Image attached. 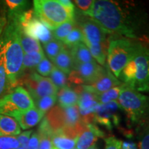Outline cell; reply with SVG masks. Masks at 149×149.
<instances>
[{"label":"cell","mask_w":149,"mask_h":149,"mask_svg":"<svg viewBox=\"0 0 149 149\" xmlns=\"http://www.w3.org/2000/svg\"><path fill=\"white\" fill-rule=\"evenodd\" d=\"M137 42H139L144 47L146 48L149 52V35H144L143 36L139 37L137 40H136Z\"/></svg>","instance_id":"cell-41"},{"label":"cell","mask_w":149,"mask_h":149,"mask_svg":"<svg viewBox=\"0 0 149 149\" xmlns=\"http://www.w3.org/2000/svg\"><path fill=\"white\" fill-rule=\"evenodd\" d=\"M19 146L15 136H0V149H17Z\"/></svg>","instance_id":"cell-35"},{"label":"cell","mask_w":149,"mask_h":149,"mask_svg":"<svg viewBox=\"0 0 149 149\" xmlns=\"http://www.w3.org/2000/svg\"><path fill=\"white\" fill-rule=\"evenodd\" d=\"M52 62L54 64V66L66 74H69L70 72L73 70V59H72L71 54H70V49L66 48V46L59 53V55L53 59Z\"/></svg>","instance_id":"cell-19"},{"label":"cell","mask_w":149,"mask_h":149,"mask_svg":"<svg viewBox=\"0 0 149 149\" xmlns=\"http://www.w3.org/2000/svg\"><path fill=\"white\" fill-rule=\"evenodd\" d=\"M105 134L95 123L86 125V127L78 137L76 142L77 149H88L95 145L100 137H104Z\"/></svg>","instance_id":"cell-15"},{"label":"cell","mask_w":149,"mask_h":149,"mask_svg":"<svg viewBox=\"0 0 149 149\" xmlns=\"http://www.w3.org/2000/svg\"><path fill=\"white\" fill-rule=\"evenodd\" d=\"M122 82L115 77L113 73L110 71L107 66L106 67L105 70L100 77L91 85H84L85 88L95 93L97 95L104 93L110 90L113 87L117 86L122 84Z\"/></svg>","instance_id":"cell-16"},{"label":"cell","mask_w":149,"mask_h":149,"mask_svg":"<svg viewBox=\"0 0 149 149\" xmlns=\"http://www.w3.org/2000/svg\"><path fill=\"white\" fill-rule=\"evenodd\" d=\"M45 57L44 52L41 53H24L23 59V71L26 70H33L36 68L41 61Z\"/></svg>","instance_id":"cell-27"},{"label":"cell","mask_w":149,"mask_h":149,"mask_svg":"<svg viewBox=\"0 0 149 149\" xmlns=\"http://www.w3.org/2000/svg\"><path fill=\"white\" fill-rule=\"evenodd\" d=\"M79 93L70 86L59 89L57 94L58 106L61 108H68L77 105Z\"/></svg>","instance_id":"cell-18"},{"label":"cell","mask_w":149,"mask_h":149,"mask_svg":"<svg viewBox=\"0 0 149 149\" xmlns=\"http://www.w3.org/2000/svg\"><path fill=\"white\" fill-rule=\"evenodd\" d=\"M0 3L6 19L17 22L25 11L29 10L30 6V2L26 0H4Z\"/></svg>","instance_id":"cell-17"},{"label":"cell","mask_w":149,"mask_h":149,"mask_svg":"<svg viewBox=\"0 0 149 149\" xmlns=\"http://www.w3.org/2000/svg\"><path fill=\"white\" fill-rule=\"evenodd\" d=\"M77 139H72L59 130L54 132L52 136L53 146L57 149H74Z\"/></svg>","instance_id":"cell-23"},{"label":"cell","mask_w":149,"mask_h":149,"mask_svg":"<svg viewBox=\"0 0 149 149\" xmlns=\"http://www.w3.org/2000/svg\"><path fill=\"white\" fill-rule=\"evenodd\" d=\"M122 141L116 137H109L105 139V148L104 149H121Z\"/></svg>","instance_id":"cell-37"},{"label":"cell","mask_w":149,"mask_h":149,"mask_svg":"<svg viewBox=\"0 0 149 149\" xmlns=\"http://www.w3.org/2000/svg\"><path fill=\"white\" fill-rule=\"evenodd\" d=\"M53 68V64L48 58L45 57L35 68L37 73L42 77H47L50 75Z\"/></svg>","instance_id":"cell-34"},{"label":"cell","mask_w":149,"mask_h":149,"mask_svg":"<svg viewBox=\"0 0 149 149\" xmlns=\"http://www.w3.org/2000/svg\"><path fill=\"white\" fill-rule=\"evenodd\" d=\"M22 28L18 22L7 20L0 37V53L2 54L10 91L17 86L24 76V52L20 43Z\"/></svg>","instance_id":"cell-2"},{"label":"cell","mask_w":149,"mask_h":149,"mask_svg":"<svg viewBox=\"0 0 149 149\" xmlns=\"http://www.w3.org/2000/svg\"><path fill=\"white\" fill-rule=\"evenodd\" d=\"M35 15L53 31L62 24L75 19L74 7H66L59 0H35Z\"/></svg>","instance_id":"cell-5"},{"label":"cell","mask_w":149,"mask_h":149,"mask_svg":"<svg viewBox=\"0 0 149 149\" xmlns=\"http://www.w3.org/2000/svg\"><path fill=\"white\" fill-rule=\"evenodd\" d=\"M53 149H57V148H53Z\"/></svg>","instance_id":"cell-44"},{"label":"cell","mask_w":149,"mask_h":149,"mask_svg":"<svg viewBox=\"0 0 149 149\" xmlns=\"http://www.w3.org/2000/svg\"><path fill=\"white\" fill-rule=\"evenodd\" d=\"M119 79L132 90L139 93L149 91V52L137 40L133 55Z\"/></svg>","instance_id":"cell-3"},{"label":"cell","mask_w":149,"mask_h":149,"mask_svg":"<svg viewBox=\"0 0 149 149\" xmlns=\"http://www.w3.org/2000/svg\"><path fill=\"white\" fill-rule=\"evenodd\" d=\"M70 52L73 59L74 66L76 64L95 61L84 43H80L73 46L70 49Z\"/></svg>","instance_id":"cell-21"},{"label":"cell","mask_w":149,"mask_h":149,"mask_svg":"<svg viewBox=\"0 0 149 149\" xmlns=\"http://www.w3.org/2000/svg\"><path fill=\"white\" fill-rule=\"evenodd\" d=\"M74 149H77V148H74Z\"/></svg>","instance_id":"cell-45"},{"label":"cell","mask_w":149,"mask_h":149,"mask_svg":"<svg viewBox=\"0 0 149 149\" xmlns=\"http://www.w3.org/2000/svg\"><path fill=\"white\" fill-rule=\"evenodd\" d=\"M109 38L107 51V67L118 79L120 74L130 61L135 48V40L115 35Z\"/></svg>","instance_id":"cell-7"},{"label":"cell","mask_w":149,"mask_h":149,"mask_svg":"<svg viewBox=\"0 0 149 149\" xmlns=\"http://www.w3.org/2000/svg\"><path fill=\"white\" fill-rule=\"evenodd\" d=\"M20 84L25 85L26 89L33 100L45 96L57 95L58 89L53 84L50 78L42 77L32 71L28 74H24Z\"/></svg>","instance_id":"cell-9"},{"label":"cell","mask_w":149,"mask_h":149,"mask_svg":"<svg viewBox=\"0 0 149 149\" xmlns=\"http://www.w3.org/2000/svg\"><path fill=\"white\" fill-rule=\"evenodd\" d=\"M84 39L81 30L79 27L76 26L71 31V33L62 41V43L66 48L70 49L80 43H84Z\"/></svg>","instance_id":"cell-32"},{"label":"cell","mask_w":149,"mask_h":149,"mask_svg":"<svg viewBox=\"0 0 149 149\" xmlns=\"http://www.w3.org/2000/svg\"><path fill=\"white\" fill-rule=\"evenodd\" d=\"M135 132L138 141L137 149H149V120L139 124Z\"/></svg>","instance_id":"cell-24"},{"label":"cell","mask_w":149,"mask_h":149,"mask_svg":"<svg viewBox=\"0 0 149 149\" xmlns=\"http://www.w3.org/2000/svg\"><path fill=\"white\" fill-rule=\"evenodd\" d=\"M20 43L24 53L29 54L44 52L40 43L35 39L26 35L22 32V30L20 34Z\"/></svg>","instance_id":"cell-25"},{"label":"cell","mask_w":149,"mask_h":149,"mask_svg":"<svg viewBox=\"0 0 149 149\" xmlns=\"http://www.w3.org/2000/svg\"><path fill=\"white\" fill-rule=\"evenodd\" d=\"M122 111L117 101L107 104H100L94 113V123L104 126L107 130H111L120 124V111Z\"/></svg>","instance_id":"cell-11"},{"label":"cell","mask_w":149,"mask_h":149,"mask_svg":"<svg viewBox=\"0 0 149 149\" xmlns=\"http://www.w3.org/2000/svg\"><path fill=\"white\" fill-rule=\"evenodd\" d=\"M121 149H137V144L132 140H125L122 141Z\"/></svg>","instance_id":"cell-40"},{"label":"cell","mask_w":149,"mask_h":149,"mask_svg":"<svg viewBox=\"0 0 149 149\" xmlns=\"http://www.w3.org/2000/svg\"><path fill=\"white\" fill-rule=\"evenodd\" d=\"M35 107L44 114H46L52 108H53L57 102V95L45 96L33 100Z\"/></svg>","instance_id":"cell-30"},{"label":"cell","mask_w":149,"mask_h":149,"mask_svg":"<svg viewBox=\"0 0 149 149\" xmlns=\"http://www.w3.org/2000/svg\"><path fill=\"white\" fill-rule=\"evenodd\" d=\"M33 130H26V131H24L23 133H20L19 135H17L16 137L19 141V146L22 147V148L27 149L28 144H29V141L30 138H31V136L33 133Z\"/></svg>","instance_id":"cell-36"},{"label":"cell","mask_w":149,"mask_h":149,"mask_svg":"<svg viewBox=\"0 0 149 149\" xmlns=\"http://www.w3.org/2000/svg\"><path fill=\"white\" fill-rule=\"evenodd\" d=\"M45 117L53 132L59 130L72 139H77L86 127L77 105L68 108L56 106L50 110Z\"/></svg>","instance_id":"cell-4"},{"label":"cell","mask_w":149,"mask_h":149,"mask_svg":"<svg viewBox=\"0 0 149 149\" xmlns=\"http://www.w3.org/2000/svg\"><path fill=\"white\" fill-rule=\"evenodd\" d=\"M106 67L100 66L96 61L74 65L68 74V82L73 86L92 84L103 73Z\"/></svg>","instance_id":"cell-10"},{"label":"cell","mask_w":149,"mask_h":149,"mask_svg":"<svg viewBox=\"0 0 149 149\" xmlns=\"http://www.w3.org/2000/svg\"><path fill=\"white\" fill-rule=\"evenodd\" d=\"M20 26L22 28V32L26 35L35 39L39 42H42L43 44L54 40L52 31L48 29L37 17H35L26 23L22 24Z\"/></svg>","instance_id":"cell-13"},{"label":"cell","mask_w":149,"mask_h":149,"mask_svg":"<svg viewBox=\"0 0 149 149\" xmlns=\"http://www.w3.org/2000/svg\"><path fill=\"white\" fill-rule=\"evenodd\" d=\"M7 24V19L4 14H1L0 13V37H1V34H2V32L4 29Z\"/></svg>","instance_id":"cell-42"},{"label":"cell","mask_w":149,"mask_h":149,"mask_svg":"<svg viewBox=\"0 0 149 149\" xmlns=\"http://www.w3.org/2000/svg\"><path fill=\"white\" fill-rule=\"evenodd\" d=\"M45 114L37 109L36 108L26 110V111H16L9 115L13 117L23 130H27L38 124Z\"/></svg>","instance_id":"cell-14"},{"label":"cell","mask_w":149,"mask_h":149,"mask_svg":"<svg viewBox=\"0 0 149 149\" xmlns=\"http://www.w3.org/2000/svg\"><path fill=\"white\" fill-rule=\"evenodd\" d=\"M100 24L110 35L137 40L145 34L146 14L133 1L96 0L82 13Z\"/></svg>","instance_id":"cell-1"},{"label":"cell","mask_w":149,"mask_h":149,"mask_svg":"<svg viewBox=\"0 0 149 149\" xmlns=\"http://www.w3.org/2000/svg\"><path fill=\"white\" fill-rule=\"evenodd\" d=\"M125 86L126 85L124 84H122L120 86L113 87V88L106 91V92L97 95V99L99 102L100 104H104L111 102L116 101L117 100H118L120 93L123 89H124V87H125Z\"/></svg>","instance_id":"cell-26"},{"label":"cell","mask_w":149,"mask_h":149,"mask_svg":"<svg viewBox=\"0 0 149 149\" xmlns=\"http://www.w3.org/2000/svg\"><path fill=\"white\" fill-rule=\"evenodd\" d=\"M88 149H98L97 148V147H96V146H95V145H93V146H91V148H89Z\"/></svg>","instance_id":"cell-43"},{"label":"cell","mask_w":149,"mask_h":149,"mask_svg":"<svg viewBox=\"0 0 149 149\" xmlns=\"http://www.w3.org/2000/svg\"><path fill=\"white\" fill-rule=\"evenodd\" d=\"M76 26L77 23L75 22V19L62 24L52 31L54 39L62 42Z\"/></svg>","instance_id":"cell-28"},{"label":"cell","mask_w":149,"mask_h":149,"mask_svg":"<svg viewBox=\"0 0 149 149\" xmlns=\"http://www.w3.org/2000/svg\"><path fill=\"white\" fill-rule=\"evenodd\" d=\"M40 146V137L37 132H33L28 144L27 149H39Z\"/></svg>","instance_id":"cell-39"},{"label":"cell","mask_w":149,"mask_h":149,"mask_svg":"<svg viewBox=\"0 0 149 149\" xmlns=\"http://www.w3.org/2000/svg\"><path fill=\"white\" fill-rule=\"evenodd\" d=\"M65 46L62 42L57 40H53L51 42L44 44V48L45 53L51 61L59 55V53L64 49Z\"/></svg>","instance_id":"cell-31"},{"label":"cell","mask_w":149,"mask_h":149,"mask_svg":"<svg viewBox=\"0 0 149 149\" xmlns=\"http://www.w3.org/2000/svg\"><path fill=\"white\" fill-rule=\"evenodd\" d=\"M109 44V39L107 42L102 43V44H94V45L87 46L93 59L97 61L98 64H100V66L103 67L107 66V65H106V60H107V57Z\"/></svg>","instance_id":"cell-22"},{"label":"cell","mask_w":149,"mask_h":149,"mask_svg":"<svg viewBox=\"0 0 149 149\" xmlns=\"http://www.w3.org/2000/svg\"><path fill=\"white\" fill-rule=\"evenodd\" d=\"M10 91L2 54L0 53V97Z\"/></svg>","instance_id":"cell-33"},{"label":"cell","mask_w":149,"mask_h":149,"mask_svg":"<svg viewBox=\"0 0 149 149\" xmlns=\"http://www.w3.org/2000/svg\"><path fill=\"white\" fill-rule=\"evenodd\" d=\"M21 133V128L13 117L0 115V136H17Z\"/></svg>","instance_id":"cell-20"},{"label":"cell","mask_w":149,"mask_h":149,"mask_svg":"<svg viewBox=\"0 0 149 149\" xmlns=\"http://www.w3.org/2000/svg\"><path fill=\"white\" fill-rule=\"evenodd\" d=\"M35 108L34 102L24 87L18 86L0 97V115H9L16 111Z\"/></svg>","instance_id":"cell-8"},{"label":"cell","mask_w":149,"mask_h":149,"mask_svg":"<svg viewBox=\"0 0 149 149\" xmlns=\"http://www.w3.org/2000/svg\"><path fill=\"white\" fill-rule=\"evenodd\" d=\"M118 104L126 113L130 124L137 126L149 120V97L125 86L118 98Z\"/></svg>","instance_id":"cell-6"},{"label":"cell","mask_w":149,"mask_h":149,"mask_svg":"<svg viewBox=\"0 0 149 149\" xmlns=\"http://www.w3.org/2000/svg\"><path fill=\"white\" fill-rule=\"evenodd\" d=\"M78 19L77 24L84 35V43L86 46L102 44L109 40L107 35L109 33L93 19L84 15Z\"/></svg>","instance_id":"cell-12"},{"label":"cell","mask_w":149,"mask_h":149,"mask_svg":"<svg viewBox=\"0 0 149 149\" xmlns=\"http://www.w3.org/2000/svg\"><path fill=\"white\" fill-rule=\"evenodd\" d=\"M92 0H75L74 1V4L77 6V8L82 12V13H85L91 10V7L93 4Z\"/></svg>","instance_id":"cell-38"},{"label":"cell","mask_w":149,"mask_h":149,"mask_svg":"<svg viewBox=\"0 0 149 149\" xmlns=\"http://www.w3.org/2000/svg\"><path fill=\"white\" fill-rule=\"evenodd\" d=\"M50 79L55 86L56 88L58 89V91L64 87L69 86V84H68L69 82H68L67 74L59 70V68H57V67H55L54 65L53 70L50 74Z\"/></svg>","instance_id":"cell-29"}]
</instances>
